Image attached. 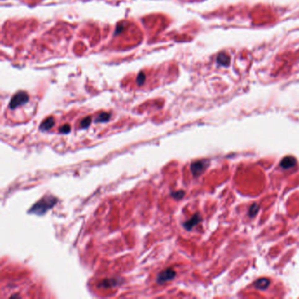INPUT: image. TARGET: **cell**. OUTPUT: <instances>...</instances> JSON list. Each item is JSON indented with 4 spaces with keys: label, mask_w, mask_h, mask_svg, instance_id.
<instances>
[{
    "label": "cell",
    "mask_w": 299,
    "mask_h": 299,
    "mask_svg": "<svg viewBox=\"0 0 299 299\" xmlns=\"http://www.w3.org/2000/svg\"><path fill=\"white\" fill-rule=\"evenodd\" d=\"M56 203L57 200L55 197L52 196H46L36 203L34 205H33L29 212L34 213L36 215H43L49 209H51Z\"/></svg>",
    "instance_id": "obj_1"
},
{
    "label": "cell",
    "mask_w": 299,
    "mask_h": 299,
    "mask_svg": "<svg viewBox=\"0 0 299 299\" xmlns=\"http://www.w3.org/2000/svg\"><path fill=\"white\" fill-rule=\"evenodd\" d=\"M207 168V160H196L195 162H193L191 166V169L192 174L195 176H198L200 175Z\"/></svg>",
    "instance_id": "obj_2"
},
{
    "label": "cell",
    "mask_w": 299,
    "mask_h": 299,
    "mask_svg": "<svg viewBox=\"0 0 299 299\" xmlns=\"http://www.w3.org/2000/svg\"><path fill=\"white\" fill-rule=\"evenodd\" d=\"M175 271L172 268H168L160 272L157 276V283L158 284H164L168 281H170L175 276Z\"/></svg>",
    "instance_id": "obj_3"
},
{
    "label": "cell",
    "mask_w": 299,
    "mask_h": 299,
    "mask_svg": "<svg viewBox=\"0 0 299 299\" xmlns=\"http://www.w3.org/2000/svg\"><path fill=\"white\" fill-rule=\"evenodd\" d=\"M28 100V97L26 96L25 93H20L16 95L14 98L11 99L10 103V108L14 109L18 107L19 105L25 103Z\"/></svg>",
    "instance_id": "obj_4"
},
{
    "label": "cell",
    "mask_w": 299,
    "mask_h": 299,
    "mask_svg": "<svg viewBox=\"0 0 299 299\" xmlns=\"http://www.w3.org/2000/svg\"><path fill=\"white\" fill-rule=\"evenodd\" d=\"M201 216H200L198 213H196V214H195L191 218H190L189 220H187V221L183 224V226H184L186 230H189V231H190L193 227L196 226V225L201 221Z\"/></svg>",
    "instance_id": "obj_5"
},
{
    "label": "cell",
    "mask_w": 299,
    "mask_h": 299,
    "mask_svg": "<svg viewBox=\"0 0 299 299\" xmlns=\"http://www.w3.org/2000/svg\"><path fill=\"white\" fill-rule=\"evenodd\" d=\"M296 164H297V160L292 156H286L280 162L281 168H283L284 169H289L293 168Z\"/></svg>",
    "instance_id": "obj_6"
},
{
    "label": "cell",
    "mask_w": 299,
    "mask_h": 299,
    "mask_svg": "<svg viewBox=\"0 0 299 299\" xmlns=\"http://www.w3.org/2000/svg\"><path fill=\"white\" fill-rule=\"evenodd\" d=\"M119 280H118V279H105V280H103V282H101V283L99 284V286L107 289V288H111V287H112V286H117V285H119Z\"/></svg>",
    "instance_id": "obj_7"
},
{
    "label": "cell",
    "mask_w": 299,
    "mask_h": 299,
    "mask_svg": "<svg viewBox=\"0 0 299 299\" xmlns=\"http://www.w3.org/2000/svg\"><path fill=\"white\" fill-rule=\"evenodd\" d=\"M54 125H55V119H53V118H48V119H45V120L42 122L41 126H40V129H41L42 131H43V132H45V131H47V130L52 128Z\"/></svg>",
    "instance_id": "obj_8"
},
{
    "label": "cell",
    "mask_w": 299,
    "mask_h": 299,
    "mask_svg": "<svg viewBox=\"0 0 299 299\" xmlns=\"http://www.w3.org/2000/svg\"><path fill=\"white\" fill-rule=\"evenodd\" d=\"M270 281L267 278H261L257 280L254 284V286L259 289H265L268 287Z\"/></svg>",
    "instance_id": "obj_9"
},
{
    "label": "cell",
    "mask_w": 299,
    "mask_h": 299,
    "mask_svg": "<svg viewBox=\"0 0 299 299\" xmlns=\"http://www.w3.org/2000/svg\"><path fill=\"white\" fill-rule=\"evenodd\" d=\"M218 62L220 64V65H223V66H227L230 62V58L229 56L226 55L225 53H222L220 54L218 57Z\"/></svg>",
    "instance_id": "obj_10"
},
{
    "label": "cell",
    "mask_w": 299,
    "mask_h": 299,
    "mask_svg": "<svg viewBox=\"0 0 299 299\" xmlns=\"http://www.w3.org/2000/svg\"><path fill=\"white\" fill-rule=\"evenodd\" d=\"M260 210V206L256 204H253L251 205V207L249 208V212H248V215L251 217V218H253L257 214V212H259Z\"/></svg>",
    "instance_id": "obj_11"
},
{
    "label": "cell",
    "mask_w": 299,
    "mask_h": 299,
    "mask_svg": "<svg viewBox=\"0 0 299 299\" xmlns=\"http://www.w3.org/2000/svg\"><path fill=\"white\" fill-rule=\"evenodd\" d=\"M109 119H110V114L103 112L96 119V122H105V121H108Z\"/></svg>",
    "instance_id": "obj_12"
},
{
    "label": "cell",
    "mask_w": 299,
    "mask_h": 299,
    "mask_svg": "<svg viewBox=\"0 0 299 299\" xmlns=\"http://www.w3.org/2000/svg\"><path fill=\"white\" fill-rule=\"evenodd\" d=\"M90 122H91V119L90 118V117H88V118H86V119H84L81 122V126L83 127V128H87L88 126L90 125Z\"/></svg>",
    "instance_id": "obj_13"
},
{
    "label": "cell",
    "mask_w": 299,
    "mask_h": 299,
    "mask_svg": "<svg viewBox=\"0 0 299 299\" xmlns=\"http://www.w3.org/2000/svg\"><path fill=\"white\" fill-rule=\"evenodd\" d=\"M172 196H174L175 199H181L182 196H184V191H176V192H172Z\"/></svg>",
    "instance_id": "obj_14"
},
{
    "label": "cell",
    "mask_w": 299,
    "mask_h": 299,
    "mask_svg": "<svg viewBox=\"0 0 299 299\" xmlns=\"http://www.w3.org/2000/svg\"><path fill=\"white\" fill-rule=\"evenodd\" d=\"M59 131H60L61 134H68L70 132V126L68 125H65L62 126Z\"/></svg>",
    "instance_id": "obj_15"
}]
</instances>
